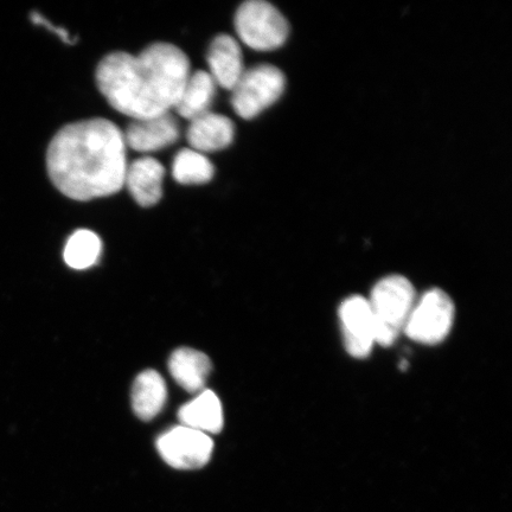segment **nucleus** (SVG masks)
<instances>
[{"mask_svg":"<svg viewBox=\"0 0 512 512\" xmlns=\"http://www.w3.org/2000/svg\"><path fill=\"white\" fill-rule=\"evenodd\" d=\"M127 165L124 133L102 118L62 127L47 152L51 182L81 202L117 194L124 188Z\"/></svg>","mask_w":512,"mask_h":512,"instance_id":"nucleus-1","label":"nucleus"},{"mask_svg":"<svg viewBox=\"0 0 512 512\" xmlns=\"http://www.w3.org/2000/svg\"><path fill=\"white\" fill-rule=\"evenodd\" d=\"M190 74L184 51L158 42L138 55L117 51L105 56L96 68L95 80L115 111L139 120L170 113Z\"/></svg>","mask_w":512,"mask_h":512,"instance_id":"nucleus-2","label":"nucleus"},{"mask_svg":"<svg viewBox=\"0 0 512 512\" xmlns=\"http://www.w3.org/2000/svg\"><path fill=\"white\" fill-rule=\"evenodd\" d=\"M416 299L414 286L402 275H389L374 286L368 303L374 320L376 344L390 347L395 343L405 331Z\"/></svg>","mask_w":512,"mask_h":512,"instance_id":"nucleus-3","label":"nucleus"},{"mask_svg":"<svg viewBox=\"0 0 512 512\" xmlns=\"http://www.w3.org/2000/svg\"><path fill=\"white\" fill-rule=\"evenodd\" d=\"M235 30L243 44L256 51L283 47L290 25L281 12L264 0L243 3L235 15Z\"/></svg>","mask_w":512,"mask_h":512,"instance_id":"nucleus-4","label":"nucleus"},{"mask_svg":"<svg viewBox=\"0 0 512 512\" xmlns=\"http://www.w3.org/2000/svg\"><path fill=\"white\" fill-rule=\"evenodd\" d=\"M286 78L271 64H259L243 72L232 89V106L242 119L252 120L275 104L284 94Z\"/></svg>","mask_w":512,"mask_h":512,"instance_id":"nucleus-5","label":"nucleus"},{"mask_svg":"<svg viewBox=\"0 0 512 512\" xmlns=\"http://www.w3.org/2000/svg\"><path fill=\"white\" fill-rule=\"evenodd\" d=\"M454 315L456 310L450 296L439 288H433L416 299L403 334L414 342L438 344L450 334Z\"/></svg>","mask_w":512,"mask_h":512,"instance_id":"nucleus-6","label":"nucleus"},{"mask_svg":"<svg viewBox=\"0 0 512 512\" xmlns=\"http://www.w3.org/2000/svg\"><path fill=\"white\" fill-rule=\"evenodd\" d=\"M157 450L175 469L197 470L209 462L214 443L208 434L181 425L160 435Z\"/></svg>","mask_w":512,"mask_h":512,"instance_id":"nucleus-7","label":"nucleus"},{"mask_svg":"<svg viewBox=\"0 0 512 512\" xmlns=\"http://www.w3.org/2000/svg\"><path fill=\"white\" fill-rule=\"evenodd\" d=\"M345 349L352 357L366 358L375 341L374 320L368 299L354 296L345 299L339 309Z\"/></svg>","mask_w":512,"mask_h":512,"instance_id":"nucleus-8","label":"nucleus"},{"mask_svg":"<svg viewBox=\"0 0 512 512\" xmlns=\"http://www.w3.org/2000/svg\"><path fill=\"white\" fill-rule=\"evenodd\" d=\"M178 138L179 126L171 113L133 120L124 133L126 147L143 153L166 149L174 145Z\"/></svg>","mask_w":512,"mask_h":512,"instance_id":"nucleus-9","label":"nucleus"},{"mask_svg":"<svg viewBox=\"0 0 512 512\" xmlns=\"http://www.w3.org/2000/svg\"><path fill=\"white\" fill-rule=\"evenodd\" d=\"M165 169L157 159L144 157L127 165L125 185L140 207L150 208L162 200Z\"/></svg>","mask_w":512,"mask_h":512,"instance_id":"nucleus-10","label":"nucleus"},{"mask_svg":"<svg viewBox=\"0 0 512 512\" xmlns=\"http://www.w3.org/2000/svg\"><path fill=\"white\" fill-rule=\"evenodd\" d=\"M235 126L226 115L207 112L192 119L187 131L192 150L200 153L227 149L233 143Z\"/></svg>","mask_w":512,"mask_h":512,"instance_id":"nucleus-11","label":"nucleus"},{"mask_svg":"<svg viewBox=\"0 0 512 512\" xmlns=\"http://www.w3.org/2000/svg\"><path fill=\"white\" fill-rule=\"evenodd\" d=\"M207 62L209 74L216 85L228 91H232L246 70L240 44L229 35L214 38L208 50Z\"/></svg>","mask_w":512,"mask_h":512,"instance_id":"nucleus-12","label":"nucleus"},{"mask_svg":"<svg viewBox=\"0 0 512 512\" xmlns=\"http://www.w3.org/2000/svg\"><path fill=\"white\" fill-rule=\"evenodd\" d=\"M169 369L172 377L189 393H202L211 371L206 354L190 348H181L171 355Z\"/></svg>","mask_w":512,"mask_h":512,"instance_id":"nucleus-13","label":"nucleus"},{"mask_svg":"<svg viewBox=\"0 0 512 512\" xmlns=\"http://www.w3.org/2000/svg\"><path fill=\"white\" fill-rule=\"evenodd\" d=\"M178 419L184 427L206 434H217L223 428V411L219 398L211 390H203L195 400L179 408Z\"/></svg>","mask_w":512,"mask_h":512,"instance_id":"nucleus-14","label":"nucleus"},{"mask_svg":"<svg viewBox=\"0 0 512 512\" xmlns=\"http://www.w3.org/2000/svg\"><path fill=\"white\" fill-rule=\"evenodd\" d=\"M168 390L156 370H145L134 381L132 389L133 411L139 419L149 421L162 411Z\"/></svg>","mask_w":512,"mask_h":512,"instance_id":"nucleus-15","label":"nucleus"},{"mask_svg":"<svg viewBox=\"0 0 512 512\" xmlns=\"http://www.w3.org/2000/svg\"><path fill=\"white\" fill-rule=\"evenodd\" d=\"M217 85L211 75L203 70L190 74L174 110L191 121L210 112L216 96Z\"/></svg>","mask_w":512,"mask_h":512,"instance_id":"nucleus-16","label":"nucleus"},{"mask_svg":"<svg viewBox=\"0 0 512 512\" xmlns=\"http://www.w3.org/2000/svg\"><path fill=\"white\" fill-rule=\"evenodd\" d=\"M172 175L179 184L201 185L209 183L213 179L215 168L203 153L192 149H183L177 153L174 159Z\"/></svg>","mask_w":512,"mask_h":512,"instance_id":"nucleus-17","label":"nucleus"},{"mask_svg":"<svg viewBox=\"0 0 512 512\" xmlns=\"http://www.w3.org/2000/svg\"><path fill=\"white\" fill-rule=\"evenodd\" d=\"M102 243L98 235L91 230L80 229L70 236L64 248V261L74 270H86L98 262Z\"/></svg>","mask_w":512,"mask_h":512,"instance_id":"nucleus-18","label":"nucleus"},{"mask_svg":"<svg viewBox=\"0 0 512 512\" xmlns=\"http://www.w3.org/2000/svg\"><path fill=\"white\" fill-rule=\"evenodd\" d=\"M32 21H34L37 24H43L44 27H47L50 31H53L54 34L59 35L61 37V40L64 43L67 44H73L75 41L72 37H70L69 32L66 29L63 28H56L51 25L46 18H43L41 15L34 14L32 15Z\"/></svg>","mask_w":512,"mask_h":512,"instance_id":"nucleus-19","label":"nucleus"}]
</instances>
